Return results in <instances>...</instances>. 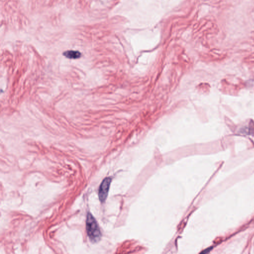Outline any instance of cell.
Instances as JSON below:
<instances>
[{"label": "cell", "instance_id": "obj_1", "mask_svg": "<svg viewBox=\"0 0 254 254\" xmlns=\"http://www.w3.org/2000/svg\"><path fill=\"white\" fill-rule=\"evenodd\" d=\"M86 227L87 235L92 242H97L100 240L101 237L100 228L95 218L90 212L87 214Z\"/></svg>", "mask_w": 254, "mask_h": 254}, {"label": "cell", "instance_id": "obj_2", "mask_svg": "<svg viewBox=\"0 0 254 254\" xmlns=\"http://www.w3.org/2000/svg\"><path fill=\"white\" fill-rule=\"evenodd\" d=\"M111 181L112 179L110 178L107 177L105 178L100 184L98 192V196L101 202H103L106 200L108 196Z\"/></svg>", "mask_w": 254, "mask_h": 254}, {"label": "cell", "instance_id": "obj_3", "mask_svg": "<svg viewBox=\"0 0 254 254\" xmlns=\"http://www.w3.org/2000/svg\"><path fill=\"white\" fill-rule=\"evenodd\" d=\"M63 55L70 59H77L81 57V54L79 51L69 50L63 53Z\"/></svg>", "mask_w": 254, "mask_h": 254}]
</instances>
